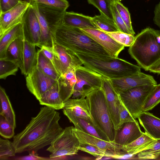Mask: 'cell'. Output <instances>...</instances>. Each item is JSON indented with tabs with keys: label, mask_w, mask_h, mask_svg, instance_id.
I'll use <instances>...</instances> for the list:
<instances>
[{
	"label": "cell",
	"mask_w": 160,
	"mask_h": 160,
	"mask_svg": "<svg viewBox=\"0 0 160 160\" xmlns=\"http://www.w3.org/2000/svg\"><path fill=\"white\" fill-rule=\"evenodd\" d=\"M56 110L46 106L41 108L25 128L13 137L16 153L37 152L59 136L63 129L59 123L60 113Z\"/></svg>",
	"instance_id": "6da1fadb"
},
{
	"label": "cell",
	"mask_w": 160,
	"mask_h": 160,
	"mask_svg": "<svg viewBox=\"0 0 160 160\" xmlns=\"http://www.w3.org/2000/svg\"><path fill=\"white\" fill-rule=\"evenodd\" d=\"M51 33L53 42L73 52L111 57L104 48L80 28L70 27L62 22L54 26Z\"/></svg>",
	"instance_id": "7a4b0ae2"
},
{
	"label": "cell",
	"mask_w": 160,
	"mask_h": 160,
	"mask_svg": "<svg viewBox=\"0 0 160 160\" xmlns=\"http://www.w3.org/2000/svg\"><path fill=\"white\" fill-rule=\"evenodd\" d=\"M84 66L110 79L129 76L141 72V68L118 57L83 53L74 54Z\"/></svg>",
	"instance_id": "3957f363"
},
{
	"label": "cell",
	"mask_w": 160,
	"mask_h": 160,
	"mask_svg": "<svg viewBox=\"0 0 160 160\" xmlns=\"http://www.w3.org/2000/svg\"><path fill=\"white\" fill-rule=\"evenodd\" d=\"M128 52L141 68H148L160 58V31L150 27L142 30L135 37Z\"/></svg>",
	"instance_id": "277c9868"
},
{
	"label": "cell",
	"mask_w": 160,
	"mask_h": 160,
	"mask_svg": "<svg viewBox=\"0 0 160 160\" xmlns=\"http://www.w3.org/2000/svg\"><path fill=\"white\" fill-rule=\"evenodd\" d=\"M86 98L97 128L108 141L114 142L116 131L103 90L101 88L94 89Z\"/></svg>",
	"instance_id": "5b68a950"
},
{
	"label": "cell",
	"mask_w": 160,
	"mask_h": 160,
	"mask_svg": "<svg viewBox=\"0 0 160 160\" xmlns=\"http://www.w3.org/2000/svg\"><path fill=\"white\" fill-rule=\"evenodd\" d=\"M35 12L39 22L41 36L37 46L52 47L53 43L51 33L52 29L62 22L66 10L35 3L30 4Z\"/></svg>",
	"instance_id": "8992f818"
},
{
	"label": "cell",
	"mask_w": 160,
	"mask_h": 160,
	"mask_svg": "<svg viewBox=\"0 0 160 160\" xmlns=\"http://www.w3.org/2000/svg\"><path fill=\"white\" fill-rule=\"evenodd\" d=\"M73 126L66 127L51 143L47 150L51 153L50 159L77 154L80 142L73 131Z\"/></svg>",
	"instance_id": "52a82bcc"
},
{
	"label": "cell",
	"mask_w": 160,
	"mask_h": 160,
	"mask_svg": "<svg viewBox=\"0 0 160 160\" xmlns=\"http://www.w3.org/2000/svg\"><path fill=\"white\" fill-rule=\"evenodd\" d=\"M155 85H147L129 89L119 94L121 102L135 119L143 112L145 101Z\"/></svg>",
	"instance_id": "ba28073f"
},
{
	"label": "cell",
	"mask_w": 160,
	"mask_h": 160,
	"mask_svg": "<svg viewBox=\"0 0 160 160\" xmlns=\"http://www.w3.org/2000/svg\"><path fill=\"white\" fill-rule=\"evenodd\" d=\"M26 81L28 89L38 100L58 82L45 74L36 65L26 76Z\"/></svg>",
	"instance_id": "9c48e42d"
},
{
	"label": "cell",
	"mask_w": 160,
	"mask_h": 160,
	"mask_svg": "<svg viewBox=\"0 0 160 160\" xmlns=\"http://www.w3.org/2000/svg\"><path fill=\"white\" fill-rule=\"evenodd\" d=\"M52 48L54 56L55 69L60 76L83 64L73 52L64 47L53 42Z\"/></svg>",
	"instance_id": "30bf717a"
},
{
	"label": "cell",
	"mask_w": 160,
	"mask_h": 160,
	"mask_svg": "<svg viewBox=\"0 0 160 160\" xmlns=\"http://www.w3.org/2000/svg\"><path fill=\"white\" fill-rule=\"evenodd\" d=\"M101 88L105 96L108 108L116 132L120 127L119 114L121 99L114 89L111 80L102 77Z\"/></svg>",
	"instance_id": "8fae6325"
},
{
	"label": "cell",
	"mask_w": 160,
	"mask_h": 160,
	"mask_svg": "<svg viewBox=\"0 0 160 160\" xmlns=\"http://www.w3.org/2000/svg\"><path fill=\"white\" fill-rule=\"evenodd\" d=\"M77 82L74 91H81L101 88L103 76L86 67L75 68Z\"/></svg>",
	"instance_id": "7c38bea8"
},
{
	"label": "cell",
	"mask_w": 160,
	"mask_h": 160,
	"mask_svg": "<svg viewBox=\"0 0 160 160\" xmlns=\"http://www.w3.org/2000/svg\"><path fill=\"white\" fill-rule=\"evenodd\" d=\"M110 79L113 87L118 94L133 87L157 84L152 76L141 72L129 76Z\"/></svg>",
	"instance_id": "4fadbf2b"
},
{
	"label": "cell",
	"mask_w": 160,
	"mask_h": 160,
	"mask_svg": "<svg viewBox=\"0 0 160 160\" xmlns=\"http://www.w3.org/2000/svg\"><path fill=\"white\" fill-rule=\"evenodd\" d=\"M24 39L37 46L41 36V28L37 16L30 4L23 17L22 22Z\"/></svg>",
	"instance_id": "5bb4252c"
},
{
	"label": "cell",
	"mask_w": 160,
	"mask_h": 160,
	"mask_svg": "<svg viewBox=\"0 0 160 160\" xmlns=\"http://www.w3.org/2000/svg\"><path fill=\"white\" fill-rule=\"evenodd\" d=\"M101 45L111 57L117 58L125 47L116 41L106 32L99 29L80 28Z\"/></svg>",
	"instance_id": "9a60e30c"
},
{
	"label": "cell",
	"mask_w": 160,
	"mask_h": 160,
	"mask_svg": "<svg viewBox=\"0 0 160 160\" xmlns=\"http://www.w3.org/2000/svg\"><path fill=\"white\" fill-rule=\"evenodd\" d=\"M30 4L20 2L10 10L0 14V36L14 26L22 22Z\"/></svg>",
	"instance_id": "2e32d148"
},
{
	"label": "cell",
	"mask_w": 160,
	"mask_h": 160,
	"mask_svg": "<svg viewBox=\"0 0 160 160\" xmlns=\"http://www.w3.org/2000/svg\"><path fill=\"white\" fill-rule=\"evenodd\" d=\"M137 120L125 122L116 131L114 142L121 146L127 145L142 134Z\"/></svg>",
	"instance_id": "e0dca14e"
},
{
	"label": "cell",
	"mask_w": 160,
	"mask_h": 160,
	"mask_svg": "<svg viewBox=\"0 0 160 160\" xmlns=\"http://www.w3.org/2000/svg\"><path fill=\"white\" fill-rule=\"evenodd\" d=\"M86 97L84 96L78 98H69L64 103L63 112L85 119L97 128L91 115Z\"/></svg>",
	"instance_id": "ac0fdd59"
},
{
	"label": "cell",
	"mask_w": 160,
	"mask_h": 160,
	"mask_svg": "<svg viewBox=\"0 0 160 160\" xmlns=\"http://www.w3.org/2000/svg\"><path fill=\"white\" fill-rule=\"evenodd\" d=\"M73 131L80 143L90 145L104 150L115 153L121 152L122 146L114 142L100 139L75 128Z\"/></svg>",
	"instance_id": "d6986e66"
},
{
	"label": "cell",
	"mask_w": 160,
	"mask_h": 160,
	"mask_svg": "<svg viewBox=\"0 0 160 160\" xmlns=\"http://www.w3.org/2000/svg\"><path fill=\"white\" fill-rule=\"evenodd\" d=\"M76 82L75 68L61 75L58 79L59 93L64 103L72 96Z\"/></svg>",
	"instance_id": "ffe728a7"
},
{
	"label": "cell",
	"mask_w": 160,
	"mask_h": 160,
	"mask_svg": "<svg viewBox=\"0 0 160 160\" xmlns=\"http://www.w3.org/2000/svg\"><path fill=\"white\" fill-rule=\"evenodd\" d=\"M138 118L145 132L155 140L160 139V119L148 112H143Z\"/></svg>",
	"instance_id": "44dd1931"
},
{
	"label": "cell",
	"mask_w": 160,
	"mask_h": 160,
	"mask_svg": "<svg viewBox=\"0 0 160 160\" xmlns=\"http://www.w3.org/2000/svg\"><path fill=\"white\" fill-rule=\"evenodd\" d=\"M62 23L67 26L79 28L98 29L92 21L91 17L73 12H66Z\"/></svg>",
	"instance_id": "7402d4cb"
},
{
	"label": "cell",
	"mask_w": 160,
	"mask_h": 160,
	"mask_svg": "<svg viewBox=\"0 0 160 160\" xmlns=\"http://www.w3.org/2000/svg\"><path fill=\"white\" fill-rule=\"evenodd\" d=\"M23 35L21 22L10 28L0 36V59L6 58L7 51L8 46L15 39Z\"/></svg>",
	"instance_id": "603a6c76"
},
{
	"label": "cell",
	"mask_w": 160,
	"mask_h": 160,
	"mask_svg": "<svg viewBox=\"0 0 160 160\" xmlns=\"http://www.w3.org/2000/svg\"><path fill=\"white\" fill-rule=\"evenodd\" d=\"M63 113L73 123L75 128L100 139L108 141L99 130L88 120L68 112H63Z\"/></svg>",
	"instance_id": "cb8c5ba5"
},
{
	"label": "cell",
	"mask_w": 160,
	"mask_h": 160,
	"mask_svg": "<svg viewBox=\"0 0 160 160\" xmlns=\"http://www.w3.org/2000/svg\"><path fill=\"white\" fill-rule=\"evenodd\" d=\"M23 42V62L20 70L22 74L26 76L36 65L37 46L28 42L24 37Z\"/></svg>",
	"instance_id": "d4e9b609"
},
{
	"label": "cell",
	"mask_w": 160,
	"mask_h": 160,
	"mask_svg": "<svg viewBox=\"0 0 160 160\" xmlns=\"http://www.w3.org/2000/svg\"><path fill=\"white\" fill-rule=\"evenodd\" d=\"M38 100L41 105L57 110L62 109L64 103L59 93L58 82L43 94Z\"/></svg>",
	"instance_id": "484cf974"
},
{
	"label": "cell",
	"mask_w": 160,
	"mask_h": 160,
	"mask_svg": "<svg viewBox=\"0 0 160 160\" xmlns=\"http://www.w3.org/2000/svg\"><path fill=\"white\" fill-rule=\"evenodd\" d=\"M156 140L146 133L143 132L140 137L131 143L122 146V151L132 156L133 158L140 152L151 146Z\"/></svg>",
	"instance_id": "4316f807"
},
{
	"label": "cell",
	"mask_w": 160,
	"mask_h": 160,
	"mask_svg": "<svg viewBox=\"0 0 160 160\" xmlns=\"http://www.w3.org/2000/svg\"><path fill=\"white\" fill-rule=\"evenodd\" d=\"M0 115L3 116L15 129V115L11 102L5 89L0 87Z\"/></svg>",
	"instance_id": "83f0119b"
},
{
	"label": "cell",
	"mask_w": 160,
	"mask_h": 160,
	"mask_svg": "<svg viewBox=\"0 0 160 160\" xmlns=\"http://www.w3.org/2000/svg\"><path fill=\"white\" fill-rule=\"evenodd\" d=\"M23 35L14 40L8 46L6 53V58L16 62L20 69L23 62Z\"/></svg>",
	"instance_id": "f1b7e54d"
},
{
	"label": "cell",
	"mask_w": 160,
	"mask_h": 160,
	"mask_svg": "<svg viewBox=\"0 0 160 160\" xmlns=\"http://www.w3.org/2000/svg\"><path fill=\"white\" fill-rule=\"evenodd\" d=\"M36 66L45 74L55 80H58L60 76L41 49L37 52Z\"/></svg>",
	"instance_id": "f546056e"
},
{
	"label": "cell",
	"mask_w": 160,
	"mask_h": 160,
	"mask_svg": "<svg viewBox=\"0 0 160 160\" xmlns=\"http://www.w3.org/2000/svg\"><path fill=\"white\" fill-rule=\"evenodd\" d=\"M92 20L98 29L104 32H113L119 31L114 21L102 14L92 17Z\"/></svg>",
	"instance_id": "4dcf8cb0"
},
{
	"label": "cell",
	"mask_w": 160,
	"mask_h": 160,
	"mask_svg": "<svg viewBox=\"0 0 160 160\" xmlns=\"http://www.w3.org/2000/svg\"><path fill=\"white\" fill-rule=\"evenodd\" d=\"M19 66L15 61L8 58L0 59V78L5 79L8 76L15 75Z\"/></svg>",
	"instance_id": "1f68e13d"
},
{
	"label": "cell",
	"mask_w": 160,
	"mask_h": 160,
	"mask_svg": "<svg viewBox=\"0 0 160 160\" xmlns=\"http://www.w3.org/2000/svg\"><path fill=\"white\" fill-rule=\"evenodd\" d=\"M160 157V139L148 148L142 151L134 156L137 159H157Z\"/></svg>",
	"instance_id": "d6a6232c"
},
{
	"label": "cell",
	"mask_w": 160,
	"mask_h": 160,
	"mask_svg": "<svg viewBox=\"0 0 160 160\" xmlns=\"http://www.w3.org/2000/svg\"><path fill=\"white\" fill-rule=\"evenodd\" d=\"M160 102V83L155 85L148 96L143 107V112L151 110Z\"/></svg>",
	"instance_id": "836d02e7"
},
{
	"label": "cell",
	"mask_w": 160,
	"mask_h": 160,
	"mask_svg": "<svg viewBox=\"0 0 160 160\" xmlns=\"http://www.w3.org/2000/svg\"><path fill=\"white\" fill-rule=\"evenodd\" d=\"M89 4L96 7L102 14L113 20L111 5V0H88Z\"/></svg>",
	"instance_id": "e575fe53"
},
{
	"label": "cell",
	"mask_w": 160,
	"mask_h": 160,
	"mask_svg": "<svg viewBox=\"0 0 160 160\" xmlns=\"http://www.w3.org/2000/svg\"><path fill=\"white\" fill-rule=\"evenodd\" d=\"M116 41L125 47H129L133 43L135 39L134 35L120 31L106 32Z\"/></svg>",
	"instance_id": "d590c367"
},
{
	"label": "cell",
	"mask_w": 160,
	"mask_h": 160,
	"mask_svg": "<svg viewBox=\"0 0 160 160\" xmlns=\"http://www.w3.org/2000/svg\"><path fill=\"white\" fill-rule=\"evenodd\" d=\"M16 151L12 142L8 139H0V160L8 159L15 156Z\"/></svg>",
	"instance_id": "8d00e7d4"
},
{
	"label": "cell",
	"mask_w": 160,
	"mask_h": 160,
	"mask_svg": "<svg viewBox=\"0 0 160 160\" xmlns=\"http://www.w3.org/2000/svg\"><path fill=\"white\" fill-rule=\"evenodd\" d=\"M79 150L89 153L96 158L95 159L99 160L103 157H109L112 153L100 149L94 146L80 142Z\"/></svg>",
	"instance_id": "74e56055"
},
{
	"label": "cell",
	"mask_w": 160,
	"mask_h": 160,
	"mask_svg": "<svg viewBox=\"0 0 160 160\" xmlns=\"http://www.w3.org/2000/svg\"><path fill=\"white\" fill-rule=\"evenodd\" d=\"M113 3L128 30L132 35H134L135 32L132 26L130 14L128 8L120 2L117 1Z\"/></svg>",
	"instance_id": "f35d334b"
},
{
	"label": "cell",
	"mask_w": 160,
	"mask_h": 160,
	"mask_svg": "<svg viewBox=\"0 0 160 160\" xmlns=\"http://www.w3.org/2000/svg\"><path fill=\"white\" fill-rule=\"evenodd\" d=\"M15 128L2 116L0 115V135L6 139H10L14 135Z\"/></svg>",
	"instance_id": "ab89813d"
},
{
	"label": "cell",
	"mask_w": 160,
	"mask_h": 160,
	"mask_svg": "<svg viewBox=\"0 0 160 160\" xmlns=\"http://www.w3.org/2000/svg\"><path fill=\"white\" fill-rule=\"evenodd\" d=\"M111 8L113 21L117 25L119 31L127 34H132L120 16L113 3H112L111 4Z\"/></svg>",
	"instance_id": "60d3db41"
},
{
	"label": "cell",
	"mask_w": 160,
	"mask_h": 160,
	"mask_svg": "<svg viewBox=\"0 0 160 160\" xmlns=\"http://www.w3.org/2000/svg\"><path fill=\"white\" fill-rule=\"evenodd\" d=\"M32 2L65 10H66L69 6L66 0H33Z\"/></svg>",
	"instance_id": "b9f144b4"
},
{
	"label": "cell",
	"mask_w": 160,
	"mask_h": 160,
	"mask_svg": "<svg viewBox=\"0 0 160 160\" xmlns=\"http://www.w3.org/2000/svg\"><path fill=\"white\" fill-rule=\"evenodd\" d=\"M120 126L123 123L128 122L134 121L136 120L131 115L121 101L119 109Z\"/></svg>",
	"instance_id": "7bdbcfd3"
},
{
	"label": "cell",
	"mask_w": 160,
	"mask_h": 160,
	"mask_svg": "<svg viewBox=\"0 0 160 160\" xmlns=\"http://www.w3.org/2000/svg\"><path fill=\"white\" fill-rule=\"evenodd\" d=\"M20 2V0H0V13L10 10Z\"/></svg>",
	"instance_id": "ee69618b"
},
{
	"label": "cell",
	"mask_w": 160,
	"mask_h": 160,
	"mask_svg": "<svg viewBox=\"0 0 160 160\" xmlns=\"http://www.w3.org/2000/svg\"><path fill=\"white\" fill-rule=\"evenodd\" d=\"M153 20L160 29V2L155 7Z\"/></svg>",
	"instance_id": "f6af8a7d"
},
{
	"label": "cell",
	"mask_w": 160,
	"mask_h": 160,
	"mask_svg": "<svg viewBox=\"0 0 160 160\" xmlns=\"http://www.w3.org/2000/svg\"><path fill=\"white\" fill-rule=\"evenodd\" d=\"M147 71L160 74V58L149 67L147 69Z\"/></svg>",
	"instance_id": "bcb514c9"
},
{
	"label": "cell",
	"mask_w": 160,
	"mask_h": 160,
	"mask_svg": "<svg viewBox=\"0 0 160 160\" xmlns=\"http://www.w3.org/2000/svg\"><path fill=\"white\" fill-rule=\"evenodd\" d=\"M17 159L19 160H40L45 159L39 156L37 152H32L29 153L28 155L20 157Z\"/></svg>",
	"instance_id": "7dc6e473"
},
{
	"label": "cell",
	"mask_w": 160,
	"mask_h": 160,
	"mask_svg": "<svg viewBox=\"0 0 160 160\" xmlns=\"http://www.w3.org/2000/svg\"><path fill=\"white\" fill-rule=\"evenodd\" d=\"M20 1L25 2L31 4L33 2V0H20Z\"/></svg>",
	"instance_id": "c3c4849f"
},
{
	"label": "cell",
	"mask_w": 160,
	"mask_h": 160,
	"mask_svg": "<svg viewBox=\"0 0 160 160\" xmlns=\"http://www.w3.org/2000/svg\"><path fill=\"white\" fill-rule=\"evenodd\" d=\"M158 160H160V157H159V158H158Z\"/></svg>",
	"instance_id": "681fc988"
},
{
	"label": "cell",
	"mask_w": 160,
	"mask_h": 160,
	"mask_svg": "<svg viewBox=\"0 0 160 160\" xmlns=\"http://www.w3.org/2000/svg\"><path fill=\"white\" fill-rule=\"evenodd\" d=\"M122 0H118V1H119V2H120Z\"/></svg>",
	"instance_id": "f907efd6"
}]
</instances>
